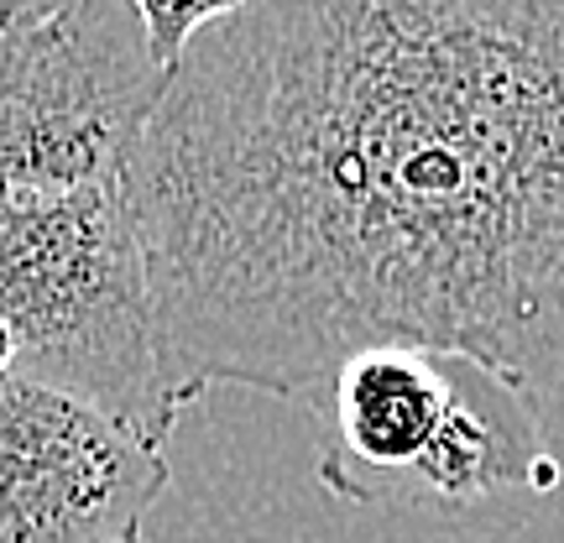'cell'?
Listing matches in <instances>:
<instances>
[{
  "label": "cell",
  "instance_id": "6da1fadb",
  "mask_svg": "<svg viewBox=\"0 0 564 543\" xmlns=\"http://www.w3.org/2000/svg\"><path fill=\"white\" fill-rule=\"evenodd\" d=\"M167 398H314L371 345L564 403V0H251L126 167Z\"/></svg>",
  "mask_w": 564,
  "mask_h": 543
},
{
  "label": "cell",
  "instance_id": "7a4b0ae2",
  "mask_svg": "<svg viewBox=\"0 0 564 543\" xmlns=\"http://www.w3.org/2000/svg\"><path fill=\"white\" fill-rule=\"evenodd\" d=\"M0 377L53 387L167 449L178 403L126 183L0 188Z\"/></svg>",
  "mask_w": 564,
  "mask_h": 543
},
{
  "label": "cell",
  "instance_id": "3957f363",
  "mask_svg": "<svg viewBox=\"0 0 564 543\" xmlns=\"http://www.w3.org/2000/svg\"><path fill=\"white\" fill-rule=\"evenodd\" d=\"M319 486L350 507L470 512L512 486H554L533 403L470 356L371 345L308 398Z\"/></svg>",
  "mask_w": 564,
  "mask_h": 543
},
{
  "label": "cell",
  "instance_id": "277c9868",
  "mask_svg": "<svg viewBox=\"0 0 564 543\" xmlns=\"http://www.w3.org/2000/svg\"><path fill=\"white\" fill-rule=\"evenodd\" d=\"M131 0H68L0 53V188L126 183L162 100Z\"/></svg>",
  "mask_w": 564,
  "mask_h": 543
},
{
  "label": "cell",
  "instance_id": "5b68a950",
  "mask_svg": "<svg viewBox=\"0 0 564 543\" xmlns=\"http://www.w3.org/2000/svg\"><path fill=\"white\" fill-rule=\"evenodd\" d=\"M167 449L53 387L0 377V543H147Z\"/></svg>",
  "mask_w": 564,
  "mask_h": 543
},
{
  "label": "cell",
  "instance_id": "8992f818",
  "mask_svg": "<svg viewBox=\"0 0 564 543\" xmlns=\"http://www.w3.org/2000/svg\"><path fill=\"white\" fill-rule=\"evenodd\" d=\"M246 6L251 0H131L141 32H147V47H152V58L162 68H173L183 58V47L199 37V32H209L215 21L236 17Z\"/></svg>",
  "mask_w": 564,
  "mask_h": 543
},
{
  "label": "cell",
  "instance_id": "52a82bcc",
  "mask_svg": "<svg viewBox=\"0 0 564 543\" xmlns=\"http://www.w3.org/2000/svg\"><path fill=\"white\" fill-rule=\"evenodd\" d=\"M63 6H68V0H0V53H6L26 26L47 21L53 11H63Z\"/></svg>",
  "mask_w": 564,
  "mask_h": 543
}]
</instances>
